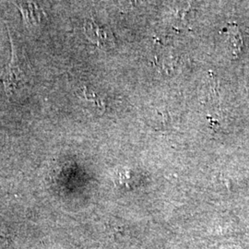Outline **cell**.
Segmentation results:
<instances>
[{"mask_svg": "<svg viewBox=\"0 0 249 249\" xmlns=\"http://www.w3.org/2000/svg\"><path fill=\"white\" fill-rule=\"evenodd\" d=\"M11 45H12L11 60L2 78L5 89L9 95H12L17 89L21 88L26 80L25 72L22 69L21 63L17 57L16 50L14 49L12 42H11Z\"/></svg>", "mask_w": 249, "mask_h": 249, "instance_id": "6da1fadb", "label": "cell"}, {"mask_svg": "<svg viewBox=\"0 0 249 249\" xmlns=\"http://www.w3.org/2000/svg\"><path fill=\"white\" fill-rule=\"evenodd\" d=\"M87 38L99 48L107 50L115 45V38L112 31L107 26L98 24L93 18H87L84 24Z\"/></svg>", "mask_w": 249, "mask_h": 249, "instance_id": "7a4b0ae2", "label": "cell"}]
</instances>
